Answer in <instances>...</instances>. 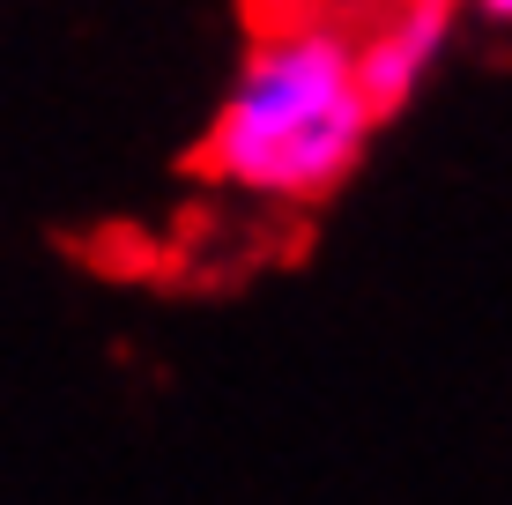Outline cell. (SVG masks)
Returning a JSON list of instances; mask_svg holds the SVG:
<instances>
[{"label":"cell","mask_w":512,"mask_h":505,"mask_svg":"<svg viewBox=\"0 0 512 505\" xmlns=\"http://www.w3.org/2000/svg\"><path fill=\"white\" fill-rule=\"evenodd\" d=\"M379 119L357 90V30L327 15L260 23L231 97L201 142V171L260 201H327L357 171Z\"/></svg>","instance_id":"1"},{"label":"cell","mask_w":512,"mask_h":505,"mask_svg":"<svg viewBox=\"0 0 512 505\" xmlns=\"http://www.w3.org/2000/svg\"><path fill=\"white\" fill-rule=\"evenodd\" d=\"M453 45V0H386L372 15V30H357V90L372 119H394L431 67Z\"/></svg>","instance_id":"2"},{"label":"cell","mask_w":512,"mask_h":505,"mask_svg":"<svg viewBox=\"0 0 512 505\" xmlns=\"http://www.w3.org/2000/svg\"><path fill=\"white\" fill-rule=\"evenodd\" d=\"M349 8H364V0H275L260 23H297V15H327V23H349ZM372 8H386V0H372Z\"/></svg>","instance_id":"3"},{"label":"cell","mask_w":512,"mask_h":505,"mask_svg":"<svg viewBox=\"0 0 512 505\" xmlns=\"http://www.w3.org/2000/svg\"><path fill=\"white\" fill-rule=\"evenodd\" d=\"M475 8H483L490 23H512V0H475Z\"/></svg>","instance_id":"4"}]
</instances>
